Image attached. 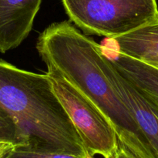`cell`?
I'll list each match as a JSON object with an SVG mask.
<instances>
[{"instance_id":"cell-8","label":"cell","mask_w":158,"mask_h":158,"mask_svg":"<svg viewBox=\"0 0 158 158\" xmlns=\"http://www.w3.org/2000/svg\"><path fill=\"white\" fill-rule=\"evenodd\" d=\"M107 40L109 47L140 61L146 62L158 56V26L156 22Z\"/></svg>"},{"instance_id":"cell-3","label":"cell","mask_w":158,"mask_h":158,"mask_svg":"<svg viewBox=\"0 0 158 158\" xmlns=\"http://www.w3.org/2000/svg\"><path fill=\"white\" fill-rule=\"evenodd\" d=\"M69 20L86 35L113 39L158 21L157 0H62Z\"/></svg>"},{"instance_id":"cell-1","label":"cell","mask_w":158,"mask_h":158,"mask_svg":"<svg viewBox=\"0 0 158 158\" xmlns=\"http://www.w3.org/2000/svg\"><path fill=\"white\" fill-rule=\"evenodd\" d=\"M36 49L47 69L58 73L103 113L119 140H147L110 78L109 59L102 46L63 21L40 34Z\"/></svg>"},{"instance_id":"cell-6","label":"cell","mask_w":158,"mask_h":158,"mask_svg":"<svg viewBox=\"0 0 158 158\" xmlns=\"http://www.w3.org/2000/svg\"><path fill=\"white\" fill-rule=\"evenodd\" d=\"M42 0H0V52L17 48L29 35Z\"/></svg>"},{"instance_id":"cell-10","label":"cell","mask_w":158,"mask_h":158,"mask_svg":"<svg viewBox=\"0 0 158 158\" xmlns=\"http://www.w3.org/2000/svg\"><path fill=\"white\" fill-rule=\"evenodd\" d=\"M0 140L24 146L25 140L18 124L10 114L0 105Z\"/></svg>"},{"instance_id":"cell-5","label":"cell","mask_w":158,"mask_h":158,"mask_svg":"<svg viewBox=\"0 0 158 158\" xmlns=\"http://www.w3.org/2000/svg\"><path fill=\"white\" fill-rule=\"evenodd\" d=\"M108 73L139 129L158 158V106L122 75L110 60Z\"/></svg>"},{"instance_id":"cell-9","label":"cell","mask_w":158,"mask_h":158,"mask_svg":"<svg viewBox=\"0 0 158 158\" xmlns=\"http://www.w3.org/2000/svg\"><path fill=\"white\" fill-rule=\"evenodd\" d=\"M108 158H157V157L146 140L122 142L118 140L117 149Z\"/></svg>"},{"instance_id":"cell-12","label":"cell","mask_w":158,"mask_h":158,"mask_svg":"<svg viewBox=\"0 0 158 158\" xmlns=\"http://www.w3.org/2000/svg\"><path fill=\"white\" fill-rule=\"evenodd\" d=\"M17 145L12 142L0 140V158H6L13 151Z\"/></svg>"},{"instance_id":"cell-4","label":"cell","mask_w":158,"mask_h":158,"mask_svg":"<svg viewBox=\"0 0 158 158\" xmlns=\"http://www.w3.org/2000/svg\"><path fill=\"white\" fill-rule=\"evenodd\" d=\"M56 95L80 135L87 152L94 157H110L117 147L114 127L103 113L82 93L53 69L46 72Z\"/></svg>"},{"instance_id":"cell-11","label":"cell","mask_w":158,"mask_h":158,"mask_svg":"<svg viewBox=\"0 0 158 158\" xmlns=\"http://www.w3.org/2000/svg\"><path fill=\"white\" fill-rule=\"evenodd\" d=\"M6 158H94V157L90 154L77 155L29 148L27 146H16L13 151Z\"/></svg>"},{"instance_id":"cell-2","label":"cell","mask_w":158,"mask_h":158,"mask_svg":"<svg viewBox=\"0 0 158 158\" xmlns=\"http://www.w3.org/2000/svg\"><path fill=\"white\" fill-rule=\"evenodd\" d=\"M0 105L18 124L24 146L89 154L46 73L24 70L0 60Z\"/></svg>"},{"instance_id":"cell-7","label":"cell","mask_w":158,"mask_h":158,"mask_svg":"<svg viewBox=\"0 0 158 158\" xmlns=\"http://www.w3.org/2000/svg\"><path fill=\"white\" fill-rule=\"evenodd\" d=\"M116 69L140 90L158 99V68L129 56L117 52L110 47L102 46Z\"/></svg>"},{"instance_id":"cell-13","label":"cell","mask_w":158,"mask_h":158,"mask_svg":"<svg viewBox=\"0 0 158 158\" xmlns=\"http://www.w3.org/2000/svg\"><path fill=\"white\" fill-rule=\"evenodd\" d=\"M144 63H148V64H150V65H151V66H155V67L158 68V56L149 59V60H148L146 62H144Z\"/></svg>"},{"instance_id":"cell-15","label":"cell","mask_w":158,"mask_h":158,"mask_svg":"<svg viewBox=\"0 0 158 158\" xmlns=\"http://www.w3.org/2000/svg\"><path fill=\"white\" fill-rule=\"evenodd\" d=\"M156 23H157V26H158V21L156 22Z\"/></svg>"},{"instance_id":"cell-14","label":"cell","mask_w":158,"mask_h":158,"mask_svg":"<svg viewBox=\"0 0 158 158\" xmlns=\"http://www.w3.org/2000/svg\"><path fill=\"white\" fill-rule=\"evenodd\" d=\"M143 94H144V93H143ZM148 96V95H147ZM148 97H149L150 99H151V100H152L153 102H154V103H155L156 105H157V106H158V99H157V98H154V97H149V96H148Z\"/></svg>"}]
</instances>
